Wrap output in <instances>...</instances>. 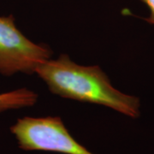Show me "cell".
Instances as JSON below:
<instances>
[{
  "mask_svg": "<svg viewBox=\"0 0 154 154\" xmlns=\"http://www.w3.org/2000/svg\"><path fill=\"white\" fill-rule=\"evenodd\" d=\"M35 73L60 97L104 105L131 118L140 115V99L116 89L98 65H80L63 54L41 63Z\"/></svg>",
  "mask_w": 154,
  "mask_h": 154,
  "instance_id": "6da1fadb",
  "label": "cell"
},
{
  "mask_svg": "<svg viewBox=\"0 0 154 154\" xmlns=\"http://www.w3.org/2000/svg\"><path fill=\"white\" fill-rule=\"evenodd\" d=\"M19 147L25 151H45L63 154H94L77 142L60 117L20 118L11 127Z\"/></svg>",
  "mask_w": 154,
  "mask_h": 154,
  "instance_id": "7a4b0ae2",
  "label": "cell"
},
{
  "mask_svg": "<svg viewBox=\"0 0 154 154\" xmlns=\"http://www.w3.org/2000/svg\"><path fill=\"white\" fill-rule=\"evenodd\" d=\"M47 45L35 44L17 28L12 15L0 17V74H33L38 66L51 58Z\"/></svg>",
  "mask_w": 154,
  "mask_h": 154,
  "instance_id": "3957f363",
  "label": "cell"
},
{
  "mask_svg": "<svg viewBox=\"0 0 154 154\" xmlns=\"http://www.w3.org/2000/svg\"><path fill=\"white\" fill-rule=\"evenodd\" d=\"M37 99L38 95L27 88H20L0 94V113L9 110L32 106L37 102Z\"/></svg>",
  "mask_w": 154,
  "mask_h": 154,
  "instance_id": "277c9868",
  "label": "cell"
},
{
  "mask_svg": "<svg viewBox=\"0 0 154 154\" xmlns=\"http://www.w3.org/2000/svg\"><path fill=\"white\" fill-rule=\"evenodd\" d=\"M149 9V16L145 20L150 24L154 25V0H141Z\"/></svg>",
  "mask_w": 154,
  "mask_h": 154,
  "instance_id": "5b68a950",
  "label": "cell"
}]
</instances>
